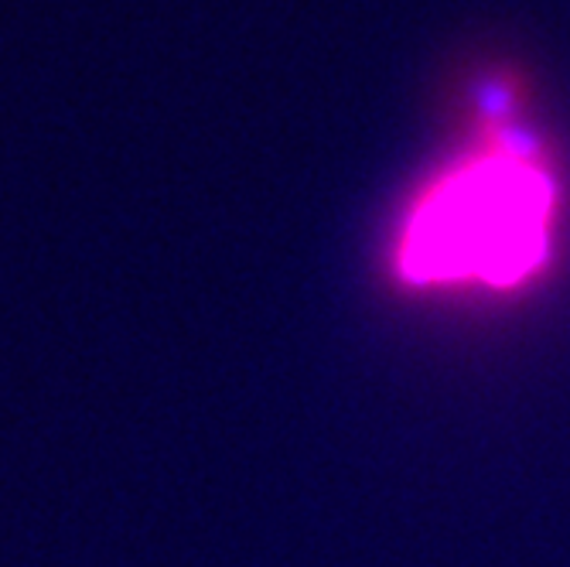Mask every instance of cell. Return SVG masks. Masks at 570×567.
<instances>
[{
  "instance_id": "cell-1",
  "label": "cell",
  "mask_w": 570,
  "mask_h": 567,
  "mask_svg": "<svg viewBox=\"0 0 570 567\" xmlns=\"http://www.w3.org/2000/svg\"><path fill=\"white\" fill-rule=\"evenodd\" d=\"M560 216L563 182L523 89L489 79L469 137L410 198L390 271L410 291H523L553 264Z\"/></svg>"
}]
</instances>
